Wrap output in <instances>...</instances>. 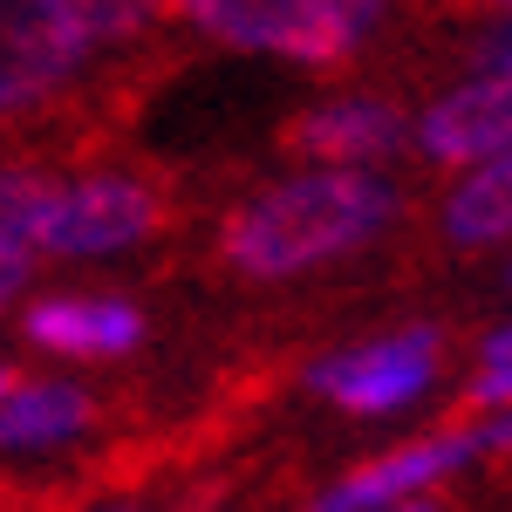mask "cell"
Segmentation results:
<instances>
[{
  "label": "cell",
  "mask_w": 512,
  "mask_h": 512,
  "mask_svg": "<svg viewBox=\"0 0 512 512\" xmlns=\"http://www.w3.org/2000/svg\"><path fill=\"white\" fill-rule=\"evenodd\" d=\"M390 219H396L390 185L362 178L349 164H328V171H308L294 185H274L253 205H239L219 233V253L246 280H287L321 267V260H342L349 246L376 239Z\"/></svg>",
  "instance_id": "obj_1"
},
{
  "label": "cell",
  "mask_w": 512,
  "mask_h": 512,
  "mask_svg": "<svg viewBox=\"0 0 512 512\" xmlns=\"http://www.w3.org/2000/svg\"><path fill=\"white\" fill-rule=\"evenodd\" d=\"M89 28L76 0H0V117L35 110L82 69Z\"/></svg>",
  "instance_id": "obj_2"
},
{
  "label": "cell",
  "mask_w": 512,
  "mask_h": 512,
  "mask_svg": "<svg viewBox=\"0 0 512 512\" xmlns=\"http://www.w3.org/2000/svg\"><path fill=\"white\" fill-rule=\"evenodd\" d=\"M437 349H444L437 328H403V335H383V342L328 355L315 369V390L328 403L355 410V417H390L410 396H424V383L437 376Z\"/></svg>",
  "instance_id": "obj_3"
},
{
  "label": "cell",
  "mask_w": 512,
  "mask_h": 512,
  "mask_svg": "<svg viewBox=\"0 0 512 512\" xmlns=\"http://www.w3.org/2000/svg\"><path fill=\"white\" fill-rule=\"evenodd\" d=\"M164 226V192L151 178H130V171H96L62 192L55 205V226H48V253H69V260H96V253H123L144 233Z\"/></svg>",
  "instance_id": "obj_4"
},
{
  "label": "cell",
  "mask_w": 512,
  "mask_h": 512,
  "mask_svg": "<svg viewBox=\"0 0 512 512\" xmlns=\"http://www.w3.org/2000/svg\"><path fill=\"white\" fill-rule=\"evenodd\" d=\"M417 144L437 164H485L512 151V76L506 69H478V82L451 89L444 103L424 110Z\"/></svg>",
  "instance_id": "obj_5"
},
{
  "label": "cell",
  "mask_w": 512,
  "mask_h": 512,
  "mask_svg": "<svg viewBox=\"0 0 512 512\" xmlns=\"http://www.w3.org/2000/svg\"><path fill=\"white\" fill-rule=\"evenodd\" d=\"M28 342H41L48 355H82V362H103V355H130L144 342V315L137 301L123 294H48L28 308Z\"/></svg>",
  "instance_id": "obj_6"
},
{
  "label": "cell",
  "mask_w": 512,
  "mask_h": 512,
  "mask_svg": "<svg viewBox=\"0 0 512 512\" xmlns=\"http://www.w3.org/2000/svg\"><path fill=\"white\" fill-rule=\"evenodd\" d=\"M478 451V437L465 431H444V437H417V444H403V451H383L376 465H362L349 472L335 492H321L315 512H383L396 499H410V492H424L437 478H451L465 458Z\"/></svg>",
  "instance_id": "obj_7"
},
{
  "label": "cell",
  "mask_w": 512,
  "mask_h": 512,
  "mask_svg": "<svg viewBox=\"0 0 512 512\" xmlns=\"http://www.w3.org/2000/svg\"><path fill=\"white\" fill-rule=\"evenodd\" d=\"M403 117H396L390 103H321L308 117H294L280 130V151H294V158L308 164H383L403 151Z\"/></svg>",
  "instance_id": "obj_8"
},
{
  "label": "cell",
  "mask_w": 512,
  "mask_h": 512,
  "mask_svg": "<svg viewBox=\"0 0 512 512\" xmlns=\"http://www.w3.org/2000/svg\"><path fill=\"white\" fill-rule=\"evenodd\" d=\"M315 0H185V21L226 48H274L287 55Z\"/></svg>",
  "instance_id": "obj_9"
},
{
  "label": "cell",
  "mask_w": 512,
  "mask_h": 512,
  "mask_svg": "<svg viewBox=\"0 0 512 512\" xmlns=\"http://www.w3.org/2000/svg\"><path fill=\"white\" fill-rule=\"evenodd\" d=\"M96 417V403L69 383H21L0 403V444L7 451H35V444H62Z\"/></svg>",
  "instance_id": "obj_10"
},
{
  "label": "cell",
  "mask_w": 512,
  "mask_h": 512,
  "mask_svg": "<svg viewBox=\"0 0 512 512\" xmlns=\"http://www.w3.org/2000/svg\"><path fill=\"white\" fill-rule=\"evenodd\" d=\"M444 233L458 246H499V239H512V151L472 164V178L444 205Z\"/></svg>",
  "instance_id": "obj_11"
},
{
  "label": "cell",
  "mask_w": 512,
  "mask_h": 512,
  "mask_svg": "<svg viewBox=\"0 0 512 512\" xmlns=\"http://www.w3.org/2000/svg\"><path fill=\"white\" fill-rule=\"evenodd\" d=\"M62 185L48 171H0V253H41L48 226H55Z\"/></svg>",
  "instance_id": "obj_12"
},
{
  "label": "cell",
  "mask_w": 512,
  "mask_h": 512,
  "mask_svg": "<svg viewBox=\"0 0 512 512\" xmlns=\"http://www.w3.org/2000/svg\"><path fill=\"white\" fill-rule=\"evenodd\" d=\"M89 41H137L158 14H185V0H76Z\"/></svg>",
  "instance_id": "obj_13"
},
{
  "label": "cell",
  "mask_w": 512,
  "mask_h": 512,
  "mask_svg": "<svg viewBox=\"0 0 512 512\" xmlns=\"http://www.w3.org/2000/svg\"><path fill=\"white\" fill-rule=\"evenodd\" d=\"M512 403V362H485L465 390V410H506Z\"/></svg>",
  "instance_id": "obj_14"
},
{
  "label": "cell",
  "mask_w": 512,
  "mask_h": 512,
  "mask_svg": "<svg viewBox=\"0 0 512 512\" xmlns=\"http://www.w3.org/2000/svg\"><path fill=\"white\" fill-rule=\"evenodd\" d=\"M21 280H28V260H21V253H0V308L21 294Z\"/></svg>",
  "instance_id": "obj_15"
},
{
  "label": "cell",
  "mask_w": 512,
  "mask_h": 512,
  "mask_svg": "<svg viewBox=\"0 0 512 512\" xmlns=\"http://www.w3.org/2000/svg\"><path fill=\"white\" fill-rule=\"evenodd\" d=\"M478 444H485V451H512V410H506V417H492V424L478 431Z\"/></svg>",
  "instance_id": "obj_16"
},
{
  "label": "cell",
  "mask_w": 512,
  "mask_h": 512,
  "mask_svg": "<svg viewBox=\"0 0 512 512\" xmlns=\"http://www.w3.org/2000/svg\"><path fill=\"white\" fill-rule=\"evenodd\" d=\"M478 355H485V362H512V328H492V335L478 342Z\"/></svg>",
  "instance_id": "obj_17"
},
{
  "label": "cell",
  "mask_w": 512,
  "mask_h": 512,
  "mask_svg": "<svg viewBox=\"0 0 512 512\" xmlns=\"http://www.w3.org/2000/svg\"><path fill=\"white\" fill-rule=\"evenodd\" d=\"M383 512H444V506H437V499H417V492H410V499H396V506H383Z\"/></svg>",
  "instance_id": "obj_18"
},
{
  "label": "cell",
  "mask_w": 512,
  "mask_h": 512,
  "mask_svg": "<svg viewBox=\"0 0 512 512\" xmlns=\"http://www.w3.org/2000/svg\"><path fill=\"white\" fill-rule=\"evenodd\" d=\"M14 390H21V369H14V362H0V403H7Z\"/></svg>",
  "instance_id": "obj_19"
},
{
  "label": "cell",
  "mask_w": 512,
  "mask_h": 512,
  "mask_svg": "<svg viewBox=\"0 0 512 512\" xmlns=\"http://www.w3.org/2000/svg\"><path fill=\"white\" fill-rule=\"evenodd\" d=\"M478 7H512V0H478Z\"/></svg>",
  "instance_id": "obj_20"
},
{
  "label": "cell",
  "mask_w": 512,
  "mask_h": 512,
  "mask_svg": "<svg viewBox=\"0 0 512 512\" xmlns=\"http://www.w3.org/2000/svg\"><path fill=\"white\" fill-rule=\"evenodd\" d=\"M110 512H130V506H110Z\"/></svg>",
  "instance_id": "obj_21"
}]
</instances>
